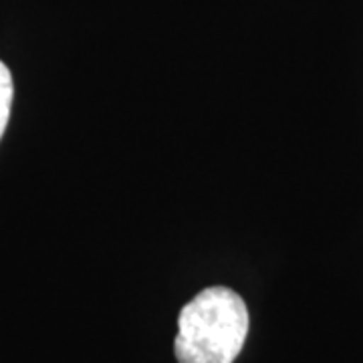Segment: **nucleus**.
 <instances>
[{
  "label": "nucleus",
  "mask_w": 363,
  "mask_h": 363,
  "mask_svg": "<svg viewBox=\"0 0 363 363\" xmlns=\"http://www.w3.org/2000/svg\"><path fill=\"white\" fill-rule=\"evenodd\" d=\"M245 298L228 286H210L182 307L174 351L178 363H234L248 335Z\"/></svg>",
  "instance_id": "nucleus-1"
},
{
  "label": "nucleus",
  "mask_w": 363,
  "mask_h": 363,
  "mask_svg": "<svg viewBox=\"0 0 363 363\" xmlns=\"http://www.w3.org/2000/svg\"><path fill=\"white\" fill-rule=\"evenodd\" d=\"M13 75L9 67L0 61V138L6 130L9 117H11V105H13Z\"/></svg>",
  "instance_id": "nucleus-2"
}]
</instances>
